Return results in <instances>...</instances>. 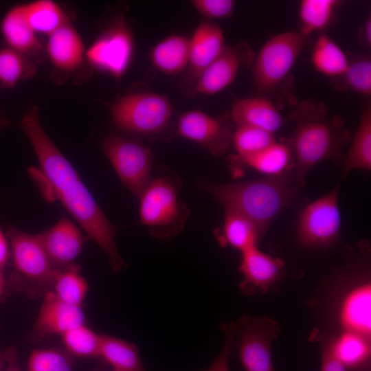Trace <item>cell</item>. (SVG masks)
Instances as JSON below:
<instances>
[{
  "mask_svg": "<svg viewBox=\"0 0 371 371\" xmlns=\"http://www.w3.org/2000/svg\"><path fill=\"white\" fill-rule=\"evenodd\" d=\"M5 280L3 271L0 270V301L2 299L3 295L5 289Z\"/></svg>",
  "mask_w": 371,
  "mask_h": 371,
  "instance_id": "ee69618b",
  "label": "cell"
},
{
  "mask_svg": "<svg viewBox=\"0 0 371 371\" xmlns=\"http://www.w3.org/2000/svg\"><path fill=\"white\" fill-rule=\"evenodd\" d=\"M37 63L6 46L0 49V83L5 89H13L20 80L33 78Z\"/></svg>",
  "mask_w": 371,
  "mask_h": 371,
  "instance_id": "d6a6232c",
  "label": "cell"
},
{
  "mask_svg": "<svg viewBox=\"0 0 371 371\" xmlns=\"http://www.w3.org/2000/svg\"><path fill=\"white\" fill-rule=\"evenodd\" d=\"M38 236L55 269L73 264L84 245L81 232L66 218L60 219Z\"/></svg>",
  "mask_w": 371,
  "mask_h": 371,
  "instance_id": "e0dca14e",
  "label": "cell"
},
{
  "mask_svg": "<svg viewBox=\"0 0 371 371\" xmlns=\"http://www.w3.org/2000/svg\"><path fill=\"white\" fill-rule=\"evenodd\" d=\"M178 134L194 142L214 156H222L232 145L234 130L229 121L213 117L199 110L181 114L177 124Z\"/></svg>",
  "mask_w": 371,
  "mask_h": 371,
  "instance_id": "7c38bea8",
  "label": "cell"
},
{
  "mask_svg": "<svg viewBox=\"0 0 371 371\" xmlns=\"http://www.w3.org/2000/svg\"><path fill=\"white\" fill-rule=\"evenodd\" d=\"M108 106L111 122L115 127L148 137L164 135L172 115V106L168 98L154 92L126 94Z\"/></svg>",
  "mask_w": 371,
  "mask_h": 371,
  "instance_id": "5b68a950",
  "label": "cell"
},
{
  "mask_svg": "<svg viewBox=\"0 0 371 371\" xmlns=\"http://www.w3.org/2000/svg\"><path fill=\"white\" fill-rule=\"evenodd\" d=\"M27 371H72L68 356L56 348L34 349L28 358Z\"/></svg>",
  "mask_w": 371,
  "mask_h": 371,
  "instance_id": "d590c367",
  "label": "cell"
},
{
  "mask_svg": "<svg viewBox=\"0 0 371 371\" xmlns=\"http://www.w3.org/2000/svg\"><path fill=\"white\" fill-rule=\"evenodd\" d=\"M99 357L113 370L145 371L137 347L133 343L113 336L100 334Z\"/></svg>",
  "mask_w": 371,
  "mask_h": 371,
  "instance_id": "83f0119b",
  "label": "cell"
},
{
  "mask_svg": "<svg viewBox=\"0 0 371 371\" xmlns=\"http://www.w3.org/2000/svg\"><path fill=\"white\" fill-rule=\"evenodd\" d=\"M102 148L122 183L139 198L151 180L150 150L139 142L115 134L103 139Z\"/></svg>",
  "mask_w": 371,
  "mask_h": 371,
  "instance_id": "8fae6325",
  "label": "cell"
},
{
  "mask_svg": "<svg viewBox=\"0 0 371 371\" xmlns=\"http://www.w3.org/2000/svg\"><path fill=\"white\" fill-rule=\"evenodd\" d=\"M111 371H117V370H111Z\"/></svg>",
  "mask_w": 371,
  "mask_h": 371,
  "instance_id": "bcb514c9",
  "label": "cell"
},
{
  "mask_svg": "<svg viewBox=\"0 0 371 371\" xmlns=\"http://www.w3.org/2000/svg\"><path fill=\"white\" fill-rule=\"evenodd\" d=\"M5 236L12 258V284H25L36 290H51L56 269L37 235L8 225Z\"/></svg>",
  "mask_w": 371,
  "mask_h": 371,
  "instance_id": "52a82bcc",
  "label": "cell"
},
{
  "mask_svg": "<svg viewBox=\"0 0 371 371\" xmlns=\"http://www.w3.org/2000/svg\"><path fill=\"white\" fill-rule=\"evenodd\" d=\"M357 37L359 44L367 49L371 47V16L366 18L359 28Z\"/></svg>",
  "mask_w": 371,
  "mask_h": 371,
  "instance_id": "ab89813d",
  "label": "cell"
},
{
  "mask_svg": "<svg viewBox=\"0 0 371 371\" xmlns=\"http://www.w3.org/2000/svg\"><path fill=\"white\" fill-rule=\"evenodd\" d=\"M234 324L235 344L245 371H275L273 341L280 334L278 324L266 317L244 315Z\"/></svg>",
  "mask_w": 371,
  "mask_h": 371,
  "instance_id": "30bf717a",
  "label": "cell"
},
{
  "mask_svg": "<svg viewBox=\"0 0 371 371\" xmlns=\"http://www.w3.org/2000/svg\"><path fill=\"white\" fill-rule=\"evenodd\" d=\"M189 61L181 80V87L191 93L201 75L225 47L224 34L216 22L203 19L190 38Z\"/></svg>",
  "mask_w": 371,
  "mask_h": 371,
  "instance_id": "5bb4252c",
  "label": "cell"
},
{
  "mask_svg": "<svg viewBox=\"0 0 371 371\" xmlns=\"http://www.w3.org/2000/svg\"><path fill=\"white\" fill-rule=\"evenodd\" d=\"M230 119L237 126H254L273 135L284 123L275 104L264 95L234 100L231 108Z\"/></svg>",
  "mask_w": 371,
  "mask_h": 371,
  "instance_id": "ffe728a7",
  "label": "cell"
},
{
  "mask_svg": "<svg viewBox=\"0 0 371 371\" xmlns=\"http://www.w3.org/2000/svg\"><path fill=\"white\" fill-rule=\"evenodd\" d=\"M46 52L52 66L64 74L76 71L86 60L82 39L69 21L48 35Z\"/></svg>",
  "mask_w": 371,
  "mask_h": 371,
  "instance_id": "ac0fdd59",
  "label": "cell"
},
{
  "mask_svg": "<svg viewBox=\"0 0 371 371\" xmlns=\"http://www.w3.org/2000/svg\"><path fill=\"white\" fill-rule=\"evenodd\" d=\"M342 164V177L354 170L371 169V102L364 98L359 123Z\"/></svg>",
  "mask_w": 371,
  "mask_h": 371,
  "instance_id": "7402d4cb",
  "label": "cell"
},
{
  "mask_svg": "<svg viewBox=\"0 0 371 371\" xmlns=\"http://www.w3.org/2000/svg\"><path fill=\"white\" fill-rule=\"evenodd\" d=\"M311 36L300 31H284L270 37L262 46L252 63L256 88L269 93L286 78L298 58L310 44Z\"/></svg>",
  "mask_w": 371,
  "mask_h": 371,
  "instance_id": "8992f818",
  "label": "cell"
},
{
  "mask_svg": "<svg viewBox=\"0 0 371 371\" xmlns=\"http://www.w3.org/2000/svg\"><path fill=\"white\" fill-rule=\"evenodd\" d=\"M276 141L273 134L250 126H237L233 132L232 144L243 159L262 150Z\"/></svg>",
  "mask_w": 371,
  "mask_h": 371,
  "instance_id": "e575fe53",
  "label": "cell"
},
{
  "mask_svg": "<svg viewBox=\"0 0 371 371\" xmlns=\"http://www.w3.org/2000/svg\"><path fill=\"white\" fill-rule=\"evenodd\" d=\"M134 52L132 32L125 19L120 16L89 46L85 56L91 67L120 79L129 69Z\"/></svg>",
  "mask_w": 371,
  "mask_h": 371,
  "instance_id": "ba28073f",
  "label": "cell"
},
{
  "mask_svg": "<svg viewBox=\"0 0 371 371\" xmlns=\"http://www.w3.org/2000/svg\"><path fill=\"white\" fill-rule=\"evenodd\" d=\"M190 48L189 38L172 34L152 47L149 58L153 67L159 71L168 76H176L186 69Z\"/></svg>",
  "mask_w": 371,
  "mask_h": 371,
  "instance_id": "603a6c76",
  "label": "cell"
},
{
  "mask_svg": "<svg viewBox=\"0 0 371 371\" xmlns=\"http://www.w3.org/2000/svg\"><path fill=\"white\" fill-rule=\"evenodd\" d=\"M342 297L338 309L341 331L370 339V283L360 280Z\"/></svg>",
  "mask_w": 371,
  "mask_h": 371,
  "instance_id": "d6986e66",
  "label": "cell"
},
{
  "mask_svg": "<svg viewBox=\"0 0 371 371\" xmlns=\"http://www.w3.org/2000/svg\"><path fill=\"white\" fill-rule=\"evenodd\" d=\"M328 337L335 356L347 371H370V339L344 331Z\"/></svg>",
  "mask_w": 371,
  "mask_h": 371,
  "instance_id": "484cf974",
  "label": "cell"
},
{
  "mask_svg": "<svg viewBox=\"0 0 371 371\" xmlns=\"http://www.w3.org/2000/svg\"><path fill=\"white\" fill-rule=\"evenodd\" d=\"M85 322L86 317L81 306L63 302L49 290L43 294L38 314L30 332V340L37 341L54 335H60Z\"/></svg>",
  "mask_w": 371,
  "mask_h": 371,
  "instance_id": "2e32d148",
  "label": "cell"
},
{
  "mask_svg": "<svg viewBox=\"0 0 371 371\" xmlns=\"http://www.w3.org/2000/svg\"><path fill=\"white\" fill-rule=\"evenodd\" d=\"M329 111L325 102L310 98L299 101L290 112L295 127L287 141L294 156L295 172L301 181L323 161L343 164V149L353 133L345 126L341 115H330Z\"/></svg>",
  "mask_w": 371,
  "mask_h": 371,
  "instance_id": "7a4b0ae2",
  "label": "cell"
},
{
  "mask_svg": "<svg viewBox=\"0 0 371 371\" xmlns=\"http://www.w3.org/2000/svg\"><path fill=\"white\" fill-rule=\"evenodd\" d=\"M284 262L261 251L257 246L241 252L239 271L243 280L239 287L247 295L263 294L271 290L284 273Z\"/></svg>",
  "mask_w": 371,
  "mask_h": 371,
  "instance_id": "9a60e30c",
  "label": "cell"
},
{
  "mask_svg": "<svg viewBox=\"0 0 371 371\" xmlns=\"http://www.w3.org/2000/svg\"><path fill=\"white\" fill-rule=\"evenodd\" d=\"M38 161L40 169L32 174L45 198L60 202L106 257H115L114 227L71 163L56 147L45 150Z\"/></svg>",
  "mask_w": 371,
  "mask_h": 371,
  "instance_id": "6da1fadb",
  "label": "cell"
},
{
  "mask_svg": "<svg viewBox=\"0 0 371 371\" xmlns=\"http://www.w3.org/2000/svg\"><path fill=\"white\" fill-rule=\"evenodd\" d=\"M1 32L8 47L36 63L40 58L43 47L24 16L22 4L5 13L1 20Z\"/></svg>",
  "mask_w": 371,
  "mask_h": 371,
  "instance_id": "44dd1931",
  "label": "cell"
},
{
  "mask_svg": "<svg viewBox=\"0 0 371 371\" xmlns=\"http://www.w3.org/2000/svg\"><path fill=\"white\" fill-rule=\"evenodd\" d=\"M5 362L7 366L3 371H21L16 350L13 347H9L3 352Z\"/></svg>",
  "mask_w": 371,
  "mask_h": 371,
  "instance_id": "60d3db41",
  "label": "cell"
},
{
  "mask_svg": "<svg viewBox=\"0 0 371 371\" xmlns=\"http://www.w3.org/2000/svg\"><path fill=\"white\" fill-rule=\"evenodd\" d=\"M232 161L265 175L277 176L294 169V156L287 140H276L262 150L250 156L238 159L233 156Z\"/></svg>",
  "mask_w": 371,
  "mask_h": 371,
  "instance_id": "d4e9b609",
  "label": "cell"
},
{
  "mask_svg": "<svg viewBox=\"0 0 371 371\" xmlns=\"http://www.w3.org/2000/svg\"><path fill=\"white\" fill-rule=\"evenodd\" d=\"M190 3L205 19L210 21L230 17L236 4L233 0H192Z\"/></svg>",
  "mask_w": 371,
  "mask_h": 371,
  "instance_id": "8d00e7d4",
  "label": "cell"
},
{
  "mask_svg": "<svg viewBox=\"0 0 371 371\" xmlns=\"http://www.w3.org/2000/svg\"><path fill=\"white\" fill-rule=\"evenodd\" d=\"M4 362H5V360H4V358H3V352L1 353L0 352V371L3 367Z\"/></svg>",
  "mask_w": 371,
  "mask_h": 371,
  "instance_id": "f6af8a7d",
  "label": "cell"
},
{
  "mask_svg": "<svg viewBox=\"0 0 371 371\" xmlns=\"http://www.w3.org/2000/svg\"><path fill=\"white\" fill-rule=\"evenodd\" d=\"M311 61L316 71L332 78L346 70L349 58L334 40L322 32L314 43Z\"/></svg>",
  "mask_w": 371,
  "mask_h": 371,
  "instance_id": "f1b7e54d",
  "label": "cell"
},
{
  "mask_svg": "<svg viewBox=\"0 0 371 371\" xmlns=\"http://www.w3.org/2000/svg\"><path fill=\"white\" fill-rule=\"evenodd\" d=\"M256 53L246 41L225 45L198 79L191 95H210L229 87L243 67L252 65Z\"/></svg>",
  "mask_w": 371,
  "mask_h": 371,
  "instance_id": "4fadbf2b",
  "label": "cell"
},
{
  "mask_svg": "<svg viewBox=\"0 0 371 371\" xmlns=\"http://www.w3.org/2000/svg\"><path fill=\"white\" fill-rule=\"evenodd\" d=\"M224 210L223 225L214 232L219 245L223 247L229 246L240 252L257 246L263 237L257 226L243 214Z\"/></svg>",
  "mask_w": 371,
  "mask_h": 371,
  "instance_id": "cb8c5ba5",
  "label": "cell"
},
{
  "mask_svg": "<svg viewBox=\"0 0 371 371\" xmlns=\"http://www.w3.org/2000/svg\"><path fill=\"white\" fill-rule=\"evenodd\" d=\"M223 330L225 339L222 348L210 367L203 371H229L231 355L236 345L234 323L224 324Z\"/></svg>",
  "mask_w": 371,
  "mask_h": 371,
  "instance_id": "74e56055",
  "label": "cell"
},
{
  "mask_svg": "<svg viewBox=\"0 0 371 371\" xmlns=\"http://www.w3.org/2000/svg\"><path fill=\"white\" fill-rule=\"evenodd\" d=\"M6 236L0 229V267H3L8 261L10 256L9 243Z\"/></svg>",
  "mask_w": 371,
  "mask_h": 371,
  "instance_id": "b9f144b4",
  "label": "cell"
},
{
  "mask_svg": "<svg viewBox=\"0 0 371 371\" xmlns=\"http://www.w3.org/2000/svg\"><path fill=\"white\" fill-rule=\"evenodd\" d=\"M24 16L36 34L49 35L68 20L62 8L52 0L22 4Z\"/></svg>",
  "mask_w": 371,
  "mask_h": 371,
  "instance_id": "f546056e",
  "label": "cell"
},
{
  "mask_svg": "<svg viewBox=\"0 0 371 371\" xmlns=\"http://www.w3.org/2000/svg\"><path fill=\"white\" fill-rule=\"evenodd\" d=\"M341 1L337 0H302L299 4L300 32L311 36L323 32L333 19Z\"/></svg>",
  "mask_w": 371,
  "mask_h": 371,
  "instance_id": "1f68e13d",
  "label": "cell"
},
{
  "mask_svg": "<svg viewBox=\"0 0 371 371\" xmlns=\"http://www.w3.org/2000/svg\"><path fill=\"white\" fill-rule=\"evenodd\" d=\"M339 191V186H337L301 211L297 225V240L300 245L323 249L337 240L341 225Z\"/></svg>",
  "mask_w": 371,
  "mask_h": 371,
  "instance_id": "9c48e42d",
  "label": "cell"
},
{
  "mask_svg": "<svg viewBox=\"0 0 371 371\" xmlns=\"http://www.w3.org/2000/svg\"><path fill=\"white\" fill-rule=\"evenodd\" d=\"M51 290L63 302L81 306L88 291V284L80 274V265L73 263L56 269Z\"/></svg>",
  "mask_w": 371,
  "mask_h": 371,
  "instance_id": "4dcf8cb0",
  "label": "cell"
},
{
  "mask_svg": "<svg viewBox=\"0 0 371 371\" xmlns=\"http://www.w3.org/2000/svg\"><path fill=\"white\" fill-rule=\"evenodd\" d=\"M179 179L168 175L150 180L139 198V216L150 234L159 239L178 235L190 214L181 201Z\"/></svg>",
  "mask_w": 371,
  "mask_h": 371,
  "instance_id": "277c9868",
  "label": "cell"
},
{
  "mask_svg": "<svg viewBox=\"0 0 371 371\" xmlns=\"http://www.w3.org/2000/svg\"><path fill=\"white\" fill-rule=\"evenodd\" d=\"M321 371H347L335 356L329 337L322 341Z\"/></svg>",
  "mask_w": 371,
  "mask_h": 371,
  "instance_id": "f35d334b",
  "label": "cell"
},
{
  "mask_svg": "<svg viewBox=\"0 0 371 371\" xmlns=\"http://www.w3.org/2000/svg\"><path fill=\"white\" fill-rule=\"evenodd\" d=\"M199 186L224 209L236 211L251 221L263 236L277 216L298 201L304 181L292 169L280 175L237 183L201 181Z\"/></svg>",
  "mask_w": 371,
  "mask_h": 371,
  "instance_id": "3957f363",
  "label": "cell"
},
{
  "mask_svg": "<svg viewBox=\"0 0 371 371\" xmlns=\"http://www.w3.org/2000/svg\"><path fill=\"white\" fill-rule=\"evenodd\" d=\"M331 87L339 92H351L370 98L371 58L368 54H359L349 59L346 70L330 78Z\"/></svg>",
  "mask_w": 371,
  "mask_h": 371,
  "instance_id": "4316f807",
  "label": "cell"
},
{
  "mask_svg": "<svg viewBox=\"0 0 371 371\" xmlns=\"http://www.w3.org/2000/svg\"><path fill=\"white\" fill-rule=\"evenodd\" d=\"M67 352L76 357H98L101 335L85 324L76 326L60 335Z\"/></svg>",
  "mask_w": 371,
  "mask_h": 371,
  "instance_id": "836d02e7",
  "label": "cell"
},
{
  "mask_svg": "<svg viewBox=\"0 0 371 371\" xmlns=\"http://www.w3.org/2000/svg\"><path fill=\"white\" fill-rule=\"evenodd\" d=\"M14 124V122L8 120L4 113L0 110V133L3 129L5 128L8 126H12Z\"/></svg>",
  "mask_w": 371,
  "mask_h": 371,
  "instance_id": "7bdbcfd3",
  "label": "cell"
}]
</instances>
